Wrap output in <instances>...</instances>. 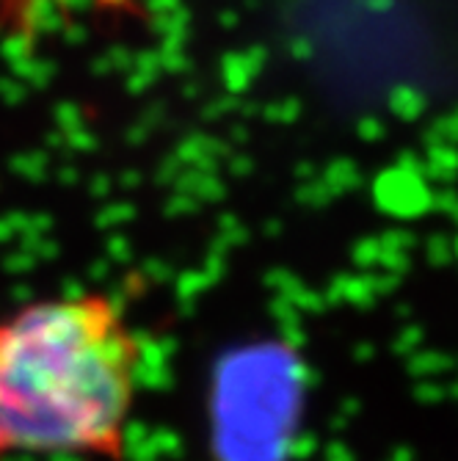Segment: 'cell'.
Returning <instances> with one entry per match:
<instances>
[{
  "label": "cell",
  "mask_w": 458,
  "mask_h": 461,
  "mask_svg": "<svg viewBox=\"0 0 458 461\" xmlns=\"http://www.w3.org/2000/svg\"><path fill=\"white\" fill-rule=\"evenodd\" d=\"M141 340L108 293H69L0 318V461L20 453L121 461Z\"/></svg>",
  "instance_id": "1"
}]
</instances>
